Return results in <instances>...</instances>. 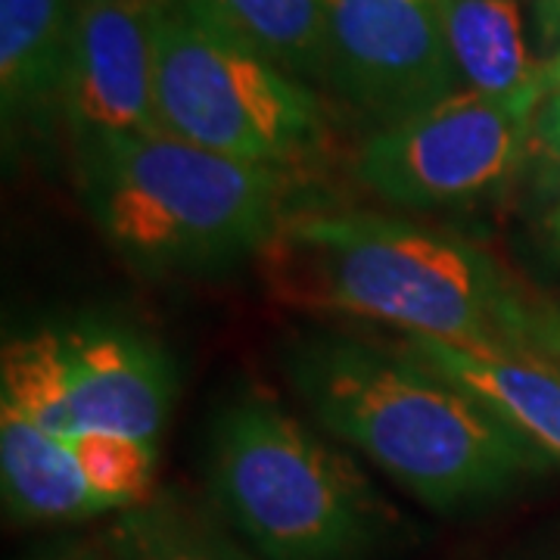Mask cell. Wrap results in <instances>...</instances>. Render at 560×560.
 <instances>
[{
	"label": "cell",
	"mask_w": 560,
	"mask_h": 560,
	"mask_svg": "<svg viewBox=\"0 0 560 560\" xmlns=\"http://www.w3.org/2000/svg\"><path fill=\"white\" fill-rule=\"evenodd\" d=\"M541 94L548 97L551 91H558L560 88V54L555 60L548 62V66H541Z\"/></svg>",
	"instance_id": "cell-19"
},
{
	"label": "cell",
	"mask_w": 560,
	"mask_h": 560,
	"mask_svg": "<svg viewBox=\"0 0 560 560\" xmlns=\"http://www.w3.org/2000/svg\"><path fill=\"white\" fill-rule=\"evenodd\" d=\"M153 94L162 131L231 160L287 172L324 143L308 81L234 35L202 0H156Z\"/></svg>",
	"instance_id": "cell-5"
},
{
	"label": "cell",
	"mask_w": 560,
	"mask_h": 560,
	"mask_svg": "<svg viewBox=\"0 0 560 560\" xmlns=\"http://www.w3.org/2000/svg\"><path fill=\"white\" fill-rule=\"evenodd\" d=\"M209 482L265 560H359L386 526L359 467L265 399L231 401L215 418Z\"/></svg>",
	"instance_id": "cell-4"
},
{
	"label": "cell",
	"mask_w": 560,
	"mask_h": 560,
	"mask_svg": "<svg viewBox=\"0 0 560 560\" xmlns=\"http://www.w3.org/2000/svg\"><path fill=\"white\" fill-rule=\"evenodd\" d=\"M517 340L560 368V302L523 296Z\"/></svg>",
	"instance_id": "cell-17"
},
{
	"label": "cell",
	"mask_w": 560,
	"mask_h": 560,
	"mask_svg": "<svg viewBox=\"0 0 560 560\" xmlns=\"http://www.w3.org/2000/svg\"><path fill=\"white\" fill-rule=\"evenodd\" d=\"M539 91H458L408 119L383 125L361 143L355 178L405 209H442L480 200L514 175L533 147Z\"/></svg>",
	"instance_id": "cell-7"
},
{
	"label": "cell",
	"mask_w": 560,
	"mask_h": 560,
	"mask_svg": "<svg viewBox=\"0 0 560 560\" xmlns=\"http://www.w3.org/2000/svg\"><path fill=\"white\" fill-rule=\"evenodd\" d=\"M75 0H0V116L7 150L66 121Z\"/></svg>",
	"instance_id": "cell-11"
},
{
	"label": "cell",
	"mask_w": 560,
	"mask_h": 560,
	"mask_svg": "<svg viewBox=\"0 0 560 560\" xmlns=\"http://www.w3.org/2000/svg\"><path fill=\"white\" fill-rule=\"evenodd\" d=\"M283 374L327 433L433 511L486 504L551 467L539 445L399 346L315 330L283 346Z\"/></svg>",
	"instance_id": "cell-1"
},
{
	"label": "cell",
	"mask_w": 560,
	"mask_h": 560,
	"mask_svg": "<svg viewBox=\"0 0 560 560\" xmlns=\"http://www.w3.org/2000/svg\"><path fill=\"white\" fill-rule=\"evenodd\" d=\"M533 143L541 147L551 160L560 156V88L558 91H551V94L541 101L539 113H536Z\"/></svg>",
	"instance_id": "cell-18"
},
{
	"label": "cell",
	"mask_w": 560,
	"mask_h": 560,
	"mask_svg": "<svg viewBox=\"0 0 560 560\" xmlns=\"http://www.w3.org/2000/svg\"><path fill=\"white\" fill-rule=\"evenodd\" d=\"M399 349L495 411L548 458L560 460V368L529 346L452 342L401 334Z\"/></svg>",
	"instance_id": "cell-10"
},
{
	"label": "cell",
	"mask_w": 560,
	"mask_h": 560,
	"mask_svg": "<svg viewBox=\"0 0 560 560\" xmlns=\"http://www.w3.org/2000/svg\"><path fill=\"white\" fill-rule=\"evenodd\" d=\"M548 231L555 234V241H558L560 246V197H555V202H551V212H548Z\"/></svg>",
	"instance_id": "cell-21"
},
{
	"label": "cell",
	"mask_w": 560,
	"mask_h": 560,
	"mask_svg": "<svg viewBox=\"0 0 560 560\" xmlns=\"http://www.w3.org/2000/svg\"><path fill=\"white\" fill-rule=\"evenodd\" d=\"M40 560H88L79 551H54V555H44Z\"/></svg>",
	"instance_id": "cell-22"
},
{
	"label": "cell",
	"mask_w": 560,
	"mask_h": 560,
	"mask_svg": "<svg viewBox=\"0 0 560 560\" xmlns=\"http://www.w3.org/2000/svg\"><path fill=\"white\" fill-rule=\"evenodd\" d=\"M84 477L106 511H128L153 499L156 448L153 442L116 436V433H84L69 440Z\"/></svg>",
	"instance_id": "cell-16"
},
{
	"label": "cell",
	"mask_w": 560,
	"mask_h": 560,
	"mask_svg": "<svg viewBox=\"0 0 560 560\" xmlns=\"http://www.w3.org/2000/svg\"><path fill=\"white\" fill-rule=\"evenodd\" d=\"M261 275L275 300L302 312L521 346L523 296L482 246L448 231L374 212L296 215L261 249Z\"/></svg>",
	"instance_id": "cell-2"
},
{
	"label": "cell",
	"mask_w": 560,
	"mask_h": 560,
	"mask_svg": "<svg viewBox=\"0 0 560 560\" xmlns=\"http://www.w3.org/2000/svg\"><path fill=\"white\" fill-rule=\"evenodd\" d=\"M156 0H75L66 125L75 150L116 135L162 131L153 94Z\"/></svg>",
	"instance_id": "cell-9"
},
{
	"label": "cell",
	"mask_w": 560,
	"mask_h": 560,
	"mask_svg": "<svg viewBox=\"0 0 560 560\" xmlns=\"http://www.w3.org/2000/svg\"><path fill=\"white\" fill-rule=\"evenodd\" d=\"M545 3H548V0H545Z\"/></svg>",
	"instance_id": "cell-24"
},
{
	"label": "cell",
	"mask_w": 560,
	"mask_h": 560,
	"mask_svg": "<svg viewBox=\"0 0 560 560\" xmlns=\"http://www.w3.org/2000/svg\"><path fill=\"white\" fill-rule=\"evenodd\" d=\"M555 197H560V156H555Z\"/></svg>",
	"instance_id": "cell-23"
},
{
	"label": "cell",
	"mask_w": 560,
	"mask_h": 560,
	"mask_svg": "<svg viewBox=\"0 0 560 560\" xmlns=\"http://www.w3.org/2000/svg\"><path fill=\"white\" fill-rule=\"evenodd\" d=\"M324 79L361 116L408 119L458 94L436 0H327Z\"/></svg>",
	"instance_id": "cell-8"
},
{
	"label": "cell",
	"mask_w": 560,
	"mask_h": 560,
	"mask_svg": "<svg viewBox=\"0 0 560 560\" xmlns=\"http://www.w3.org/2000/svg\"><path fill=\"white\" fill-rule=\"evenodd\" d=\"M3 508L16 523L84 521L106 514L69 440L50 436L10 405H0Z\"/></svg>",
	"instance_id": "cell-12"
},
{
	"label": "cell",
	"mask_w": 560,
	"mask_h": 560,
	"mask_svg": "<svg viewBox=\"0 0 560 560\" xmlns=\"http://www.w3.org/2000/svg\"><path fill=\"white\" fill-rule=\"evenodd\" d=\"M178 374L168 352L121 320H62L3 340L0 405L50 436L116 433L156 442Z\"/></svg>",
	"instance_id": "cell-6"
},
{
	"label": "cell",
	"mask_w": 560,
	"mask_h": 560,
	"mask_svg": "<svg viewBox=\"0 0 560 560\" xmlns=\"http://www.w3.org/2000/svg\"><path fill=\"white\" fill-rule=\"evenodd\" d=\"M541 20H545V28H548L551 35H560V0H548V3L541 7Z\"/></svg>",
	"instance_id": "cell-20"
},
{
	"label": "cell",
	"mask_w": 560,
	"mask_h": 560,
	"mask_svg": "<svg viewBox=\"0 0 560 560\" xmlns=\"http://www.w3.org/2000/svg\"><path fill=\"white\" fill-rule=\"evenodd\" d=\"M109 560H256L202 508L178 495L119 511L103 536Z\"/></svg>",
	"instance_id": "cell-14"
},
{
	"label": "cell",
	"mask_w": 560,
	"mask_h": 560,
	"mask_svg": "<svg viewBox=\"0 0 560 560\" xmlns=\"http://www.w3.org/2000/svg\"><path fill=\"white\" fill-rule=\"evenodd\" d=\"M202 7L283 72L324 79L327 0H202Z\"/></svg>",
	"instance_id": "cell-15"
},
{
	"label": "cell",
	"mask_w": 560,
	"mask_h": 560,
	"mask_svg": "<svg viewBox=\"0 0 560 560\" xmlns=\"http://www.w3.org/2000/svg\"><path fill=\"white\" fill-rule=\"evenodd\" d=\"M79 153L84 209L121 259L147 275H215L275 241L287 175L168 131L116 135Z\"/></svg>",
	"instance_id": "cell-3"
},
{
	"label": "cell",
	"mask_w": 560,
	"mask_h": 560,
	"mask_svg": "<svg viewBox=\"0 0 560 560\" xmlns=\"http://www.w3.org/2000/svg\"><path fill=\"white\" fill-rule=\"evenodd\" d=\"M458 79L480 94L539 91L541 69L529 60L514 0H436ZM545 97V94H541Z\"/></svg>",
	"instance_id": "cell-13"
}]
</instances>
